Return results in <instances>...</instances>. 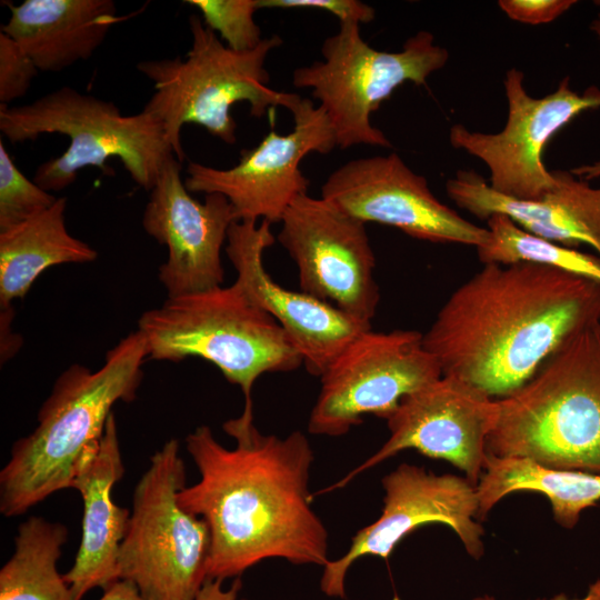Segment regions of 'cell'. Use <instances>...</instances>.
I'll return each instance as SVG.
<instances>
[{"label":"cell","instance_id":"cell-5","mask_svg":"<svg viewBox=\"0 0 600 600\" xmlns=\"http://www.w3.org/2000/svg\"><path fill=\"white\" fill-rule=\"evenodd\" d=\"M189 29L192 40L184 59L148 60L137 66L154 88L143 110L161 122L181 163L186 159L181 142L184 124L202 126L212 136L233 144L237 141V122L231 116L234 103L248 102L251 116L262 117L278 106L290 111L301 98L268 86L266 61L282 44L279 36L263 38L252 50L236 51L198 14L189 17Z\"/></svg>","mask_w":600,"mask_h":600},{"label":"cell","instance_id":"cell-10","mask_svg":"<svg viewBox=\"0 0 600 600\" xmlns=\"http://www.w3.org/2000/svg\"><path fill=\"white\" fill-rule=\"evenodd\" d=\"M442 376L416 330L369 329L352 340L320 376L308 431L340 437L373 414L388 419L408 394Z\"/></svg>","mask_w":600,"mask_h":600},{"label":"cell","instance_id":"cell-32","mask_svg":"<svg viewBox=\"0 0 600 600\" xmlns=\"http://www.w3.org/2000/svg\"><path fill=\"white\" fill-rule=\"evenodd\" d=\"M103 590L98 600H149L129 580L119 579Z\"/></svg>","mask_w":600,"mask_h":600},{"label":"cell","instance_id":"cell-20","mask_svg":"<svg viewBox=\"0 0 600 600\" xmlns=\"http://www.w3.org/2000/svg\"><path fill=\"white\" fill-rule=\"evenodd\" d=\"M123 473L112 412L100 443L80 459L71 484L83 502L80 546L72 567L63 574L73 600H82L90 590L104 589L119 580V551L131 512L113 501L112 490Z\"/></svg>","mask_w":600,"mask_h":600},{"label":"cell","instance_id":"cell-35","mask_svg":"<svg viewBox=\"0 0 600 600\" xmlns=\"http://www.w3.org/2000/svg\"><path fill=\"white\" fill-rule=\"evenodd\" d=\"M590 28L600 42V13L591 21Z\"/></svg>","mask_w":600,"mask_h":600},{"label":"cell","instance_id":"cell-9","mask_svg":"<svg viewBox=\"0 0 600 600\" xmlns=\"http://www.w3.org/2000/svg\"><path fill=\"white\" fill-rule=\"evenodd\" d=\"M184 487L186 466L171 439L136 486L118 558L119 579L149 600H196L208 580L210 533L203 519L179 504Z\"/></svg>","mask_w":600,"mask_h":600},{"label":"cell","instance_id":"cell-29","mask_svg":"<svg viewBox=\"0 0 600 600\" xmlns=\"http://www.w3.org/2000/svg\"><path fill=\"white\" fill-rule=\"evenodd\" d=\"M259 8L269 9H319L336 16L340 22L370 23L374 9L358 0H259Z\"/></svg>","mask_w":600,"mask_h":600},{"label":"cell","instance_id":"cell-24","mask_svg":"<svg viewBox=\"0 0 600 600\" xmlns=\"http://www.w3.org/2000/svg\"><path fill=\"white\" fill-rule=\"evenodd\" d=\"M68 534L60 522L37 516L24 520L13 553L0 569V600H73L57 568Z\"/></svg>","mask_w":600,"mask_h":600},{"label":"cell","instance_id":"cell-34","mask_svg":"<svg viewBox=\"0 0 600 600\" xmlns=\"http://www.w3.org/2000/svg\"><path fill=\"white\" fill-rule=\"evenodd\" d=\"M578 177H584V180H591L600 176V162L583 164L571 170Z\"/></svg>","mask_w":600,"mask_h":600},{"label":"cell","instance_id":"cell-3","mask_svg":"<svg viewBox=\"0 0 600 600\" xmlns=\"http://www.w3.org/2000/svg\"><path fill=\"white\" fill-rule=\"evenodd\" d=\"M147 357L146 339L137 330L107 352L98 370L72 364L58 377L37 427L12 444L0 471L2 516L23 514L71 488L80 459L100 443L113 404L136 398Z\"/></svg>","mask_w":600,"mask_h":600},{"label":"cell","instance_id":"cell-11","mask_svg":"<svg viewBox=\"0 0 600 600\" xmlns=\"http://www.w3.org/2000/svg\"><path fill=\"white\" fill-rule=\"evenodd\" d=\"M503 86L508 101L503 129L484 133L457 123L450 128L449 141L487 166L493 190L516 199L537 200L556 186L553 171L542 160L547 143L578 114L600 108V88L590 86L578 92L564 77L553 92L533 98L517 68L507 71Z\"/></svg>","mask_w":600,"mask_h":600},{"label":"cell","instance_id":"cell-36","mask_svg":"<svg viewBox=\"0 0 600 600\" xmlns=\"http://www.w3.org/2000/svg\"><path fill=\"white\" fill-rule=\"evenodd\" d=\"M594 4H597L598 7H600V0L594 1Z\"/></svg>","mask_w":600,"mask_h":600},{"label":"cell","instance_id":"cell-6","mask_svg":"<svg viewBox=\"0 0 600 600\" xmlns=\"http://www.w3.org/2000/svg\"><path fill=\"white\" fill-rule=\"evenodd\" d=\"M138 331L148 356L179 362L198 357L240 387L244 408L260 376L297 370L302 358L281 326L234 281L229 287L168 297L142 313Z\"/></svg>","mask_w":600,"mask_h":600},{"label":"cell","instance_id":"cell-15","mask_svg":"<svg viewBox=\"0 0 600 600\" xmlns=\"http://www.w3.org/2000/svg\"><path fill=\"white\" fill-rule=\"evenodd\" d=\"M497 414V399L452 376L406 396L387 419L390 436L372 456L319 493L342 489L364 471L407 449L442 459L477 486L487 461V438Z\"/></svg>","mask_w":600,"mask_h":600},{"label":"cell","instance_id":"cell-7","mask_svg":"<svg viewBox=\"0 0 600 600\" xmlns=\"http://www.w3.org/2000/svg\"><path fill=\"white\" fill-rule=\"evenodd\" d=\"M0 131L11 143L44 133L69 138L62 154L36 170L33 181L49 192L72 184L82 168L106 172L109 158H118L132 180L151 191L164 164L176 157L163 126L148 111L124 116L112 101L67 86L29 104H0Z\"/></svg>","mask_w":600,"mask_h":600},{"label":"cell","instance_id":"cell-2","mask_svg":"<svg viewBox=\"0 0 600 600\" xmlns=\"http://www.w3.org/2000/svg\"><path fill=\"white\" fill-rule=\"evenodd\" d=\"M599 323L598 282L534 262L486 263L451 293L422 341L442 376L501 399Z\"/></svg>","mask_w":600,"mask_h":600},{"label":"cell","instance_id":"cell-27","mask_svg":"<svg viewBox=\"0 0 600 600\" xmlns=\"http://www.w3.org/2000/svg\"><path fill=\"white\" fill-rule=\"evenodd\" d=\"M199 10L204 24L232 50L254 49L263 38L254 20L259 0H187Z\"/></svg>","mask_w":600,"mask_h":600},{"label":"cell","instance_id":"cell-17","mask_svg":"<svg viewBox=\"0 0 600 600\" xmlns=\"http://www.w3.org/2000/svg\"><path fill=\"white\" fill-rule=\"evenodd\" d=\"M181 162L172 157L161 170L144 208V231L168 248L159 280L168 297L206 291L223 282L221 249L237 220L226 197L192 198L181 179Z\"/></svg>","mask_w":600,"mask_h":600},{"label":"cell","instance_id":"cell-1","mask_svg":"<svg viewBox=\"0 0 600 600\" xmlns=\"http://www.w3.org/2000/svg\"><path fill=\"white\" fill-rule=\"evenodd\" d=\"M234 439L226 448L208 426L186 439L200 478L178 493L179 504L201 518L210 533L208 580L240 578L259 562H329L326 526L311 508L313 450L304 433L263 434L253 410L223 423Z\"/></svg>","mask_w":600,"mask_h":600},{"label":"cell","instance_id":"cell-26","mask_svg":"<svg viewBox=\"0 0 600 600\" xmlns=\"http://www.w3.org/2000/svg\"><path fill=\"white\" fill-rule=\"evenodd\" d=\"M58 198L29 180L0 140V232L49 209Z\"/></svg>","mask_w":600,"mask_h":600},{"label":"cell","instance_id":"cell-16","mask_svg":"<svg viewBox=\"0 0 600 600\" xmlns=\"http://www.w3.org/2000/svg\"><path fill=\"white\" fill-rule=\"evenodd\" d=\"M321 198L363 223L393 227L414 239L476 249L490 240L488 228L442 203L427 179L393 152L343 163L323 182Z\"/></svg>","mask_w":600,"mask_h":600},{"label":"cell","instance_id":"cell-31","mask_svg":"<svg viewBox=\"0 0 600 600\" xmlns=\"http://www.w3.org/2000/svg\"><path fill=\"white\" fill-rule=\"evenodd\" d=\"M241 579L237 578L227 589L221 580H207L199 591L196 600H244L239 599Z\"/></svg>","mask_w":600,"mask_h":600},{"label":"cell","instance_id":"cell-14","mask_svg":"<svg viewBox=\"0 0 600 600\" xmlns=\"http://www.w3.org/2000/svg\"><path fill=\"white\" fill-rule=\"evenodd\" d=\"M290 112L291 132L279 134L271 128L257 147L242 150L240 161L229 169L189 162L184 179L189 192L222 194L237 220L280 222L290 204L308 193L310 182L300 169L302 159L337 148L332 126L320 106L301 97Z\"/></svg>","mask_w":600,"mask_h":600},{"label":"cell","instance_id":"cell-33","mask_svg":"<svg viewBox=\"0 0 600 600\" xmlns=\"http://www.w3.org/2000/svg\"><path fill=\"white\" fill-rule=\"evenodd\" d=\"M472 600H496L494 597L489 594L478 596ZM536 600H600V579L591 583L587 592L582 597H569L564 593L556 594L548 599H536Z\"/></svg>","mask_w":600,"mask_h":600},{"label":"cell","instance_id":"cell-12","mask_svg":"<svg viewBox=\"0 0 600 600\" xmlns=\"http://www.w3.org/2000/svg\"><path fill=\"white\" fill-rule=\"evenodd\" d=\"M277 240L293 260L300 290L371 324L380 290L366 223L323 198L298 197Z\"/></svg>","mask_w":600,"mask_h":600},{"label":"cell","instance_id":"cell-30","mask_svg":"<svg viewBox=\"0 0 600 600\" xmlns=\"http://www.w3.org/2000/svg\"><path fill=\"white\" fill-rule=\"evenodd\" d=\"M577 1L574 0H500V9L512 20L528 23H549L567 10Z\"/></svg>","mask_w":600,"mask_h":600},{"label":"cell","instance_id":"cell-37","mask_svg":"<svg viewBox=\"0 0 600 600\" xmlns=\"http://www.w3.org/2000/svg\"><path fill=\"white\" fill-rule=\"evenodd\" d=\"M597 330H598V332L600 334V323L597 326Z\"/></svg>","mask_w":600,"mask_h":600},{"label":"cell","instance_id":"cell-4","mask_svg":"<svg viewBox=\"0 0 600 600\" xmlns=\"http://www.w3.org/2000/svg\"><path fill=\"white\" fill-rule=\"evenodd\" d=\"M487 454L600 474V334L584 330L497 399Z\"/></svg>","mask_w":600,"mask_h":600},{"label":"cell","instance_id":"cell-21","mask_svg":"<svg viewBox=\"0 0 600 600\" xmlns=\"http://www.w3.org/2000/svg\"><path fill=\"white\" fill-rule=\"evenodd\" d=\"M10 18L1 31L14 39L39 71L58 72L88 60L111 27L130 16H117L112 0L3 1Z\"/></svg>","mask_w":600,"mask_h":600},{"label":"cell","instance_id":"cell-13","mask_svg":"<svg viewBox=\"0 0 600 600\" xmlns=\"http://www.w3.org/2000/svg\"><path fill=\"white\" fill-rule=\"evenodd\" d=\"M383 509L380 517L351 539L347 552L322 568L321 591L346 598V578L351 566L366 556L388 559L397 544L421 526L440 523L451 528L467 552L480 559L483 527L477 519L476 486L454 474H434L402 463L382 479Z\"/></svg>","mask_w":600,"mask_h":600},{"label":"cell","instance_id":"cell-8","mask_svg":"<svg viewBox=\"0 0 600 600\" xmlns=\"http://www.w3.org/2000/svg\"><path fill=\"white\" fill-rule=\"evenodd\" d=\"M321 54L322 60L298 67L292 83L311 89L340 149L391 148L386 134L372 126L371 114L403 83L424 86L449 59L448 50L427 30L407 39L400 51L388 52L368 44L356 22H340L339 31L323 40Z\"/></svg>","mask_w":600,"mask_h":600},{"label":"cell","instance_id":"cell-25","mask_svg":"<svg viewBox=\"0 0 600 600\" xmlns=\"http://www.w3.org/2000/svg\"><path fill=\"white\" fill-rule=\"evenodd\" d=\"M489 242L477 249L486 263L511 264L534 262L550 266L600 284V257L583 253L539 238L514 223L504 214L496 213L487 220Z\"/></svg>","mask_w":600,"mask_h":600},{"label":"cell","instance_id":"cell-18","mask_svg":"<svg viewBox=\"0 0 600 600\" xmlns=\"http://www.w3.org/2000/svg\"><path fill=\"white\" fill-rule=\"evenodd\" d=\"M270 226L266 220H238L229 228L226 252L237 272L234 281L281 326L307 371L320 377L352 340L372 328L274 281L263 264V253L274 242Z\"/></svg>","mask_w":600,"mask_h":600},{"label":"cell","instance_id":"cell-28","mask_svg":"<svg viewBox=\"0 0 600 600\" xmlns=\"http://www.w3.org/2000/svg\"><path fill=\"white\" fill-rule=\"evenodd\" d=\"M38 71L19 43L0 31V104L26 96Z\"/></svg>","mask_w":600,"mask_h":600},{"label":"cell","instance_id":"cell-19","mask_svg":"<svg viewBox=\"0 0 600 600\" xmlns=\"http://www.w3.org/2000/svg\"><path fill=\"white\" fill-rule=\"evenodd\" d=\"M553 173L556 186L537 200L501 194L473 170H459L446 190L459 208L481 220L504 214L539 238L574 249L587 244L600 257V188L571 171Z\"/></svg>","mask_w":600,"mask_h":600},{"label":"cell","instance_id":"cell-22","mask_svg":"<svg viewBox=\"0 0 600 600\" xmlns=\"http://www.w3.org/2000/svg\"><path fill=\"white\" fill-rule=\"evenodd\" d=\"M67 198L43 212L0 232V307L12 312L14 299H23L36 279L48 268L94 261L98 252L71 236L64 211Z\"/></svg>","mask_w":600,"mask_h":600},{"label":"cell","instance_id":"cell-23","mask_svg":"<svg viewBox=\"0 0 600 600\" xmlns=\"http://www.w3.org/2000/svg\"><path fill=\"white\" fill-rule=\"evenodd\" d=\"M476 489L479 521L506 496L537 491L551 502L557 523L571 529L584 509L600 501V474L554 469L524 458L488 456Z\"/></svg>","mask_w":600,"mask_h":600}]
</instances>
